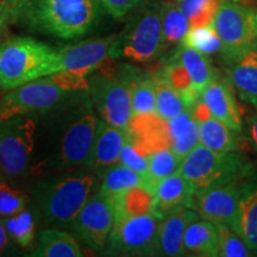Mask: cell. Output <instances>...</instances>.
<instances>
[{"instance_id": "1f68e13d", "label": "cell", "mask_w": 257, "mask_h": 257, "mask_svg": "<svg viewBox=\"0 0 257 257\" xmlns=\"http://www.w3.org/2000/svg\"><path fill=\"white\" fill-rule=\"evenodd\" d=\"M182 44L194 48L204 55H212L220 51L221 42L213 24L191 28L186 35Z\"/></svg>"}, {"instance_id": "836d02e7", "label": "cell", "mask_w": 257, "mask_h": 257, "mask_svg": "<svg viewBox=\"0 0 257 257\" xmlns=\"http://www.w3.org/2000/svg\"><path fill=\"white\" fill-rule=\"evenodd\" d=\"M221 0H181L180 8L187 16L191 28L208 25L213 22Z\"/></svg>"}, {"instance_id": "7402d4cb", "label": "cell", "mask_w": 257, "mask_h": 257, "mask_svg": "<svg viewBox=\"0 0 257 257\" xmlns=\"http://www.w3.org/2000/svg\"><path fill=\"white\" fill-rule=\"evenodd\" d=\"M184 245L186 252L198 256H219V236L216 224L199 218L192 221L185 231Z\"/></svg>"}, {"instance_id": "d6a6232c", "label": "cell", "mask_w": 257, "mask_h": 257, "mask_svg": "<svg viewBox=\"0 0 257 257\" xmlns=\"http://www.w3.org/2000/svg\"><path fill=\"white\" fill-rule=\"evenodd\" d=\"M131 96L134 115L156 112V89L154 78H143L131 83Z\"/></svg>"}, {"instance_id": "d6986e66", "label": "cell", "mask_w": 257, "mask_h": 257, "mask_svg": "<svg viewBox=\"0 0 257 257\" xmlns=\"http://www.w3.org/2000/svg\"><path fill=\"white\" fill-rule=\"evenodd\" d=\"M252 174L240 182L238 216L232 230L242 237L252 255H257V176Z\"/></svg>"}, {"instance_id": "484cf974", "label": "cell", "mask_w": 257, "mask_h": 257, "mask_svg": "<svg viewBox=\"0 0 257 257\" xmlns=\"http://www.w3.org/2000/svg\"><path fill=\"white\" fill-rule=\"evenodd\" d=\"M199 126L200 144L202 146L219 153H232L239 150L236 133L212 114L199 121Z\"/></svg>"}, {"instance_id": "5bb4252c", "label": "cell", "mask_w": 257, "mask_h": 257, "mask_svg": "<svg viewBox=\"0 0 257 257\" xmlns=\"http://www.w3.org/2000/svg\"><path fill=\"white\" fill-rule=\"evenodd\" d=\"M98 125V118L89 106L70 121L61 141L60 161L62 166L87 165L95 142Z\"/></svg>"}, {"instance_id": "74e56055", "label": "cell", "mask_w": 257, "mask_h": 257, "mask_svg": "<svg viewBox=\"0 0 257 257\" xmlns=\"http://www.w3.org/2000/svg\"><path fill=\"white\" fill-rule=\"evenodd\" d=\"M199 143H200V126H199L198 121L195 120L187 134H185L184 136L180 137L179 140H175L172 143V149L182 161Z\"/></svg>"}, {"instance_id": "f546056e", "label": "cell", "mask_w": 257, "mask_h": 257, "mask_svg": "<svg viewBox=\"0 0 257 257\" xmlns=\"http://www.w3.org/2000/svg\"><path fill=\"white\" fill-rule=\"evenodd\" d=\"M180 165H181V159L170 147L162 148L150 154L147 175L149 188L155 192L156 186L162 180L178 172Z\"/></svg>"}, {"instance_id": "e575fe53", "label": "cell", "mask_w": 257, "mask_h": 257, "mask_svg": "<svg viewBox=\"0 0 257 257\" xmlns=\"http://www.w3.org/2000/svg\"><path fill=\"white\" fill-rule=\"evenodd\" d=\"M219 236V256L221 257H249L253 256L248 245L238 233L230 226L216 224Z\"/></svg>"}, {"instance_id": "ffe728a7", "label": "cell", "mask_w": 257, "mask_h": 257, "mask_svg": "<svg viewBox=\"0 0 257 257\" xmlns=\"http://www.w3.org/2000/svg\"><path fill=\"white\" fill-rule=\"evenodd\" d=\"M200 216L193 208H182L161 219L159 227V255L178 257L186 255L185 231Z\"/></svg>"}, {"instance_id": "44dd1931", "label": "cell", "mask_w": 257, "mask_h": 257, "mask_svg": "<svg viewBox=\"0 0 257 257\" xmlns=\"http://www.w3.org/2000/svg\"><path fill=\"white\" fill-rule=\"evenodd\" d=\"M227 76L231 87L257 110V49L249 51L227 67Z\"/></svg>"}, {"instance_id": "bcb514c9", "label": "cell", "mask_w": 257, "mask_h": 257, "mask_svg": "<svg viewBox=\"0 0 257 257\" xmlns=\"http://www.w3.org/2000/svg\"><path fill=\"white\" fill-rule=\"evenodd\" d=\"M175 2H178V3H180V2H181V0H175Z\"/></svg>"}, {"instance_id": "7c38bea8", "label": "cell", "mask_w": 257, "mask_h": 257, "mask_svg": "<svg viewBox=\"0 0 257 257\" xmlns=\"http://www.w3.org/2000/svg\"><path fill=\"white\" fill-rule=\"evenodd\" d=\"M240 184L214 186L194 192L191 208L200 218L213 224H224L231 229L238 216Z\"/></svg>"}, {"instance_id": "f35d334b", "label": "cell", "mask_w": 257, "mask_h": 257, "mask_svg": "<svg viewBox=\"0 0 257 257\" xmlns=\"http://www.w3.org/2000/svg\"><path fill=\"white\" fill-rule=\"evenodd\" d=\"M106 11L114 18H121L137 5L138 0H99Z\"/></svg>"}, {"instance_id": "f1b7e54d", "label": "cell", "mask_w": 257, "mask_h": 257, "mask_svg": "<svg viewBox=\"0 0 257 257\" xmlns=\"http://www.w3.org/2000/svg\"><path fill=\"white\" fill-rule=\"evenodd\" d=\"M154 82L156 89V113L162 119L168 121L188 110L181 94L160 73L154 76Z\"/></svg>"}, {"instance_id": "ee69618b", "label": "cell", "mask_w": 257, "mask_h": 257, "mask_svg": "<svg viewBox=\"0 0 257 257\" xmlns=\"http://www.w3.org/2000/svg\"><path fill=\"white\" fill-rule=\"evenodd\" d=\"M234 2H238V3H243V4H251V3H257V0H234Z\"/></svg>"}, {"instance_id": "cb8c5ba5", "label": "cell", "mask_w": 257, "mask_h": 257, "mask_svg": "<svg viewBox=\"0 0 257 257\" xmlns=\"http://www.w3.org/2000/svg\"><path fill=\"white\" fill-rule=\"evenodd\" d=\"M174 56L178 57L185 66V68L187 69L189 78L192 80L193 88L197 94L201 96L205 88L216 79V75H214V72L212 69L211 63L208 62L206 55L195 50L194 48L181 43Z\"/></svg>"}, {"instance_id": "ac0fdd59", "label": "cell", "mask_w": 257, "mask_h": 257, "mask_svg": "<svg viewBox=\"0 0 257 257\" xmlns=\"http://www.w3.org/2000/svg\"><path fill=\"white\" fill-rule=\"evenodd\" d=\"M201 100L214 118L236 134L242 133V115L230 83L214 79L202 92Z\"/></svg>"}, {"instance_id": "8fae6325", "label": "cell", "mask_w": 257, "mask_h": 257, "mask_svg": "<svg viewBox=\"0 0 257 257\" xmlns=\"http://www.w3.org/2000/svg\"><path fill=\"white\" fill-rule=\"evenodd\" d=\"M89 91L101 120L127 130L134 117L131 83L111 76H99L89 82Z\"/></svg>"}, {"instance_id": "ab89813d", "label": "cell", "mask_w": 257, "mask_h": 257, "mask_svg": "<svg viewBox=\"0 0 257 257\" xmlns=\"http://www.w3.org/2000/svg\"><path fill=\"white\" fill-rule=\"evenodd\" d=\"M11 237L9 236L8 230H6L4 220L0 217V256L6 255L11 248Z\"/></svg>"}, {"instance_id": "8d00e7d4", "label": "cell", "mask_w": 257, "mask_h": 257, "mask_svg": "<svg viewBox=\"0 0 257 257\" xmlns=\"http://www.w3.org/2000/svg\"><path fill=\"white\" fill-rule=\"evenodd\" d=\"M119 163L127 167V168L135 170V172L140 173L141 175H143L147 179L149 156L147 154H144L136 144L131 142L130 138H128L126 144H125L123 150H121Z\"/></svg>"}, {"instance_id": "4fadbf2b", "label": "cell", "mask_w": 257, "mask_h": 257, "mask_svg": "<svg viewBox=\"0 0 257 257\" xmlns=\"http://www.w3.org/2000/svg\"><path fill=\"white\" fill-rule=\"evenodd\" d=\"M115 36L117 35H112L61 48L57 50V72L68 73L79 79L87 80L89 74L98 69L110 57Z\"/></svg>"}, {"instance_id": "60d3db41", "label": "cell", "mask_w": 257, "mask_h": 257, "mask_svg": "<svg viewBox=\"0 0 257 257\" xmlns=\"http://www.w3.org/2000/svg\"><path fill=\"white\" fill-rule=\"evenodd\" d=\"M4 3L9 14L16 15L23 11L25 8H28L32 3V0H4Z\"/></svg>"}, {"instance_id": "e0dca14e", "label": "cell", "mask_w": 257, "mask_h": 257, "mask_svg": "<svg viewBox=\"0 0 257 257\" xmlns=\"http://www.w3.org/2000/svg\"><path fill=\"white\" fill-rule=\"evenodd\" d=\"M128 138L148 156L162 148H172L168 121L156 113L135 114L128 125Z\"/></svg>"}, {"instance_id": "b9f144b4", "label": "cell", "mask_w": 257, "mask_h": 257, "mask_svg": "<svg viewBox=\"0 0 257 257\" xmlns=\"http://www.w3.org/2000/svg\"><path fill=\"white\" fill-rule=\"evenodd\" d=\"M248 134H249L250 143H251L252 148L257 152V112L252 115L251 118H250Z\"/></svg>"}, {"instance_id": "d590c367", "label": "cell", "mask_w": 257, "mask_h": 257, "mask_svg": "<svg viewBox=\"0 0 257 257\" xmlns=\"http://www.w3.org/2000/svg\"><path fill=\"white\" fill-rule=\"evenodd\" d=\"M28 195L19 189L0 181V217L6 218L28 208Z\"/></svg>"}, {"instance_id": "f6af8a7d", "label": "cell", "mask_w": 257, "mask_h": 257, "mask_svg": "<svg viewBox=\"0 0 257 257\" xmlns=\"http://www.w3.org/2000/svg\"><path fill=\"white\" fill-rule=\"evenodd\" d=\"M256 49H257V10H256Z\"/></svg>"}, {"instance_id": "7bdbcfd3", "label": "cell", "mask_w": 257, "mask_h": 257, "mask_svg": "<svg viewBox=\"0 0 257 257\" xmlns=\"http://www.w3.org/2000/svg\"><path fill=\"white\" fill-rule=\"evenodd\" d=\"M5 12H8V9H6L4 0H0V24H3V21H4Z\"/></svg>"}, {"instance_id": "5b68a950", "label": "cell", "mask_w": 257, "mask_h": 257, "mask_svg": "<svg viewBox=\"0 0 257 257\" xmlns=\"http://www.w3.org/2000/svg\"><path fill=\"white\" fill-rule=\"evenodd\" d=\"M227 67L256 49V10L234 0H221L213 22Z\"/></svg>"}, {"instance_id": "83f0119b", "label": "cell", "mask_w": 257, "mask_h": 257, "mask_svg": "<svg viewBox=\"0 0 257 257\" xmlns=\"http://www.w3.org/2000/svg\"><path fill=\"white\" fill-rule=\"evenodd\" d=\"M161 18H162L163 47L167 48L173 44H181L191 24L187 16L184 14L180 5L166 3L161 6Z\"/></svg>"}, {"instance_id": "d4e9b609", "label": "cell", "mask_w": 257, "mask_h": 257, "mask_svg": "<svg viewBox=\"0 0 257 257\" xmlns=\"http://www.w3.org/2000/svg\"><path fill=\"white\" fill-rule=\"evenodd\" d=\"M153 202L154 193L149 188L138 186L126 189L112 199L115 220L152 213Z\"/></svg>"}, {"instance_id": "9a60e30c", "label": "cell", "mask_w": 257, "mask_h": 257, "mask_svg": "<svg viewBox=\"0 0 257 257\" xmlns=\"http://www.w3.org/2000/svg\"><path fill=\"white\" fill-rule=\"evenodd\" d=\"M127 141V130L100 120L91 157L86 166L96 174L101 175L106 169L119 163L121 150Z\"/></svg>"}, {"instance_id": "4dcf8cb0", "label": "cell", "mask_w": 257, "mask_h": 257, "mask_svg": "<svg viewBox=\"0 0 257 257\" xmlns=\"http://www.w3.org/2000/svg\"><path fill=\"white\" fill-rule=\"evenodd\" d=\"M3 220L9 236L18 246L24 249L31 248L36 236V220L32 211L25 208L14 216L3 218Z\"/></svg>"}, {"instance_id": "ba28073f", "label": "cell", "mask_w": 257, "mask_h": 257, "mask_svg": "<svg viewBox=\"0 0 257 257\" xmlns=\"http://www.w3.org/2000/svg\"><path fill=\"white\" fill-rule=\"evenodd\" d=\"M36 121L31 115H16L0 121V169L15 179L27 170L35 147Z\"/></svg>"}, {"instance_id": "8992f818", "label": "cell", "mask_w": 257, "mask_h": 257, "mask_svg": "<svg viewBox=\"0 0 257 257\" xmlns=\"http://www.w3.org/2000/svg\"><path fill=\"white\" fill-rule=\"evenodd\" d=\"M163 49L161 8L152 6L135 16L115 36L110 57L144 63L156 59Z\"/></svg>"}, {"instance_id": "7a4b0ae2", "label": "cell", "mask_w": 257, "mask_h": 257, "mask_svg": "<svg viewBox=\"0 0 257 257\" xmlns=\"http://www.w3.org/2000/svg\"><path fill=\"white\" fill-rule=\"evenodd\" d=\"M178 172L198 191L214 186L240 184L252 174L253 166L242 153L214 152L199 143L181 161Z\"/></svg>"}, {"instance_id": "3957f363", "label": "cell", "mask_w": 257, "mask_h": 257, "mask_svg": "<svg viewBox=\"0 0 257 257\" xmlns=\"http://www.w3.org/2000/svg\"><path fill=\"white\" fill-rule=\"evenodd\" d=\"M94 187L95 179L87 174L67 176L40 186L36 199L44 221L55 227L72 225Z\"/></svg>"}, {"instance_id": "7dc6e473", "label": "cell", "mask_w": 257, "mask_h": 257, "mask_svg": "<svg viewBox=\"0 0 257 257\" xmlns=\"http://www.w3.org/2000/svg\"><path fill=\"white\" fill-rule=\"evenodd\" d=\"M0 25H2V24H0Z\"/></svg>"}, {"instance_id": "30bf717a", "label": "cell", "mask_w": 257, "mask_h": 257, "mask_svg": "<svg viewBox=\"0 0 257 257\" xmlns=\"http://www.w3.org/2000/svg\"><path fill=\"white\" fill-rule=\"evenodd\" d=\"M114 220L112 200L99 191L88 199L70 226L85 245L94 251H102L110 242Z\"/></svg>"}, {"instance_id": "603a6c76", "label": "cell", "mask_w": 257, "mask_h": 257, "mask_svg": "<svg viewBox=\"0 0 257 257\" xmlns=\"http://www.w3.org/2000/svg\"><path fill=\"white\" fill-rule=\"evenodd\" d=\"M82 255L78 239L57 227L42 230L38 234L36 249L31 253L35 257H81Z\"/></svg>"}, {"instance_id": "2e32d148", "label": "cell", "mask_w": 257, "mask_h": 257, "mask_svg": "<svg viewBox=\"0 0 257 257\" xmlns=\"http://www.w3.org/2000/svg\"><path fill=\"white\" fill-rule=\"evenodd\" d=\"M195 188L179 172L168 176L156 186L152 213L159 219L168 217L182 208H191Z\"/></svg>"}, {"instance_id": "277c9868", "label": "cell", "mask_w": 257, "mask_h": 257, "mask_svg": "<svg viewBox=\"0 0 257 257\" xmlns=\"http://www.w3.org/2000/svg\"><path fill=\"white\" fill-rule=\"evenodd\" d=\"M98 16V0H38L30 11L38 28L64 40L87 34Z\"/></svg>"}, {"instance_id": "9c48e42d", "label": "cell", "mask_w": 257, "mask_h": 257, "mask_svg": "<svg viewBox=\"0 0 257 257\" xmlns=\"http://www.w3.org/2000/svg\"><path fill=\"white\" fill-rule=\"evenodd\" d=\"M160 223L153 213L115 220L108 250L121 255H159Z\"/></svg>"}, {"instance_id": "52a82bcc", "label": "cell", "mask_w": 257, "mask_h": 257, "mask_svg": "<svg viewBox=\"0 0 257 257\" xmlns=\"http://www.w3.org/2000/svg\"><path fill=\"white\" fill-rule=\"evenodd\" d=\"M70 91L60 86L51 76L18 86L0 99V121L16 115H31L56 107Z\"/></svg>"}, {"instance_id": "4316f807", "label": "cell", "mask_w": 257, "mask_h": 257, "mask_svg": "<svg viewBox=\"0 0 257 257\" xmlns=\"http://www.w3.org/2000/svg\"><path fill=\"white\" fill-rule=\"evenodd\" d=\"M100 176L102 179L100 192L104 193L106 197L110 198L111 200L118 194L133 187L143 186V187L149 188L147 179L143 175L123 166L121 163L110 167Z\"/></svg>"}, {"instance_id": "6da1fadb", "label": "cell", "mask_w": 257, "mask_h": 257, "mask_svg": "<svg viewBox=\"0 0 257 257\" xmlns=\"http://www.w3.org/2000/svg\"><path fill=\"white\" fill-rule=\"evenodd\" d=\"M57 50L31 37L0 43V88L11 91L24 83L56 73Z\"/></svg>"}]
</instances>
